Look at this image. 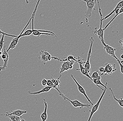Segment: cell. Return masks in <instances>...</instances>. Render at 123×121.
<instances>
[{
  "label": "cell",
  "mask_w": 123,
  "mask_h": 121,
  "mask_svg": "<svg viewBox=\"0 0 123 121\" xmlns=\"http://www.w3.org/2000/svg\"><path fill=\"white\" fill-rule=\"evenodd\" d=\"M85 1L86 3L87 9L85 12V16L86 18L91 17L92 13L93 12V9L95 10L94 8L96 3V0H82Z\"/></svg>",
  "instance_id": "obj_1"
},
{
  "label": "cell",
  "mask_w": 123,
  "mask_h": 121,
  "mask_svg": "<svg viewBox=\"0 0 123 121\" xmlns=\"http://www.w3.org/2000/svg\"><path fill=\"white\" fill-rule=\"evenodd\" d=\"M90 48L88 51V54H87V59L86 63L85 65L84 68L88 72V74H90L91 72V65L90 64V59L91 57V54H92V45L94 41V39L92 37H91L90 39Z\"/></svg>",
  "instance_id": "obj_2"
},
{
  "label": "cell",
  "mask_w": 123,
  "mask_h": 121,
  "mask_svg": "<svg viewBox=\"0 0 123 121\" xmlns=\"http://www.w3.org/2000/svg\"><path fill=\"white\" fill-rule=\"evenodd\" d=\"M53 58L55 59L58 60L60 61H68L72 64H74L75 62L77 63H80L82 64H85L86 62L83 61V60L80 57H74L72 56H69L65 58H57L55 57H52Z\"/></svg>",
  "instance_id": "obj_3"
},
{
  "label": "cell",
  "mask_w": 123,
  "mask_h": 121,
  "mask_svg": "<svg viewBox=\"0 0 123 121\" xmlns=\"http://www.w3.org/2000/svg\"><path fill=\"white\" fill-rule=\"evenodd\" d=\"M107 85H106V87H105L104 89V90L103 91V93H102L101 95V96L100 97V98L99 99L98 101L96 103V104H95V105H94V106L92 107V110L91 111H90V116H89V118H88L87 121H90L91 118H92L93 114L98 110V108H99V106L100 103L101 102V100H102L103 97H104V95L105 94L106 90L107 89Z\"/></svg>",
  "instance_id": "obj_4"
},
{
  "label": "cell",
  "mask_w": 123,
  "mask_h": 121,
  "mask_svg": "<svg viewBox=\"0 0 123 121\" xmlns=\"http://www.w3.org/2000/svg\"><path fill=\"white\" fill-rule=\"evenodd\" d=\"M99 38L101 41L102 44L104 45V48L106 51V52L111 57H114L117 60H118L119 59L117 57L115 54V52L117 49L107 45L105 42L101 38Z\"/></svg>",
  "instance_id": "obj_5"
},
{
  "label": "cell",
  "mask_w": 123,
  "mask_h": 121,
  "mask_svg": "<svg viewBox=\"0 0 123 121\" xmlns=\"http://www.w3.org/2000/svg\"><path fill=\"white\" fill-rule=\"evenodd\" d=\"M61 96H62V97L64 99H67V100L69 101L70 102H71L72 105H73L74 107L75 108H77V107H79L80 108H83L85 107V108H88L90 107L91 105L90 104H84L80 102L78 100H75L74 101H71L69 99L67 98V97H65L64 95L63 94H62L61 95Z\"/></svg>",
  "instance_id": "obj_6"
},
{
  "label": "cell",
  "mask_w": 123,
  "mask_h": 121,
  "mask_svg": "<svg viewBox=\"0 0 123 121\" xmlns=\"http://www.w3.org/2000/svg\"><path fill=\"white\" fill-rule=\"evenodd\" d=\"M40 57L38 59H40L44 64H45L47 62L51 61L52 57L48 52L45 51H40Z\"/></svg>",
  "instance_id": "obj_7"
},
{
  "label": "cell",
  "mask_w": 123,
  "mask_h": 121,
  "mask_svg": "<svg viewBox=\"0 0 123 121\" xmlns=\"http://www.w3.org/2000/svg\"><path fill=\"white\" fill-rule=\"evenodd\" d=\"M1 58L4 62L3 67H0V72L2 70H5V68L7 67V65L9 59V55L6 49V46L4 47V51L1 55Z\"/></svg>",
  "instance_id": "obj_8"
},
{
  "label": "cell",
  "mask_w": 123,
  "mask_h": 121,
  "mask_svg": "<svg viewBox=\"0 0 123 121\" xmlns=\"http://www.w3.org/2000/svg\"><path fill=\"white\" fill-rule=\"evenodd\" d=\"M105 71L104 74L106 75L107 74L111 75L113 72L117 70L116 68V65L115 64H111L109 63H106L105 64Z\"/></svg>",
  "instance_id": "obj_9"
},
{
  "label": "cell",
  "mask_w": 123,
  "mask_h": 121,
  "mask_svg": "<svg viewBox=\"0 0 123 121\" xmlns=\"http://www.w3.org/2000/svg\"><path fill=\"white\" fill-rule=\"evenodd\" d=\"M71 77L73 78V79L74 80V82H75V83L77 84L79 91H80L81 94H83L84 95V96L85 97V98H86L87 100L88 101V102H90V103H91L92 105H93V103H92L91 101L90 100V99H89V98H88L87 95L86 94V92H85V90H84V88H83L81 85H80L79 84V83L76 80V79H75V78H74V76H73V75H71Z\"/></svg>",
  "instance_id": "obj_10"
},
{
  "label": "cell",
  "mask_w": 123,
  "mask_h": 121,
  "mask_svg": "<svg viewBox=\"0 0 123 121\" xmlns=\"http://www.w3.org/2000/svg\"><path fill=\"white\" fill-rule=\"evenodd\" d=\"M27 112V111H23V110H16L14 111H11L7 112H6V114L4 115H4L6 116L11 115H14L19 117H21L23 114H26Z\"/></svg>",
  "instance_id": "obj_11"
},
{
  "label": "cell",
  "mask_w": 123,
  "mask_h": 121,
  "mask_svg": "<svg viewBox=\"0 0 123 121\" xmlns=\"http://www.w3.org/2000/svg\"><path fill=\"white\" fill-rule=\"evenodd\" d=\"M95 31L93 32L94 33L97 35L98 38H101L104 41V32L103 29L102 28V25H100V28L98 30L97 28H95Z\"/></svg>",
  "instance_id": "obj_12"
},
{
  "label": "cell",
  "mask_w": 123,
  "mask_h": 121,
  "mask_svg": "<svg viewBox=\"0 0 123 121\" xmlns=\"http://www.w3.org/2000/svg\"><path fill=\"white\" fill-rule=\"evenodd\" d=\"M53 88L52 87L50 86H47L43 88L41 90L38 91L34 92H31L30 91H28V93L30 95H38L40 94L41 93H43V92H47L51 90V88Z\"/></svg>",
  "instance_id": "obj_13"
},
{
  "label": "cell",
  "mask_w": 123,
  "mask_h": 121,
  "mask_svg": "<svg viewBox=\"0 0 123 121\" xmlns=\"http://www.w3.org/2000/svg\"><path fill=\"white\" fill-rule=\"evenodd\" d=\"M123 0H122L121 1H120L118 4L115 7V8H114L113 10L108 15H106V17H105L104 18H103L102 19V20L104 21V20H105V19H107V18H108L109 17H110L111 16V15H112L114 13H115V11H116V10L117 9H119V8H121L123 7Z\"/></svg>",
  "instance_id": "obj_14"
},
{
  "label": "cell",
  "mask_w": 123,
  "mask_h": 121,
  "mask_svg": "<svg viewBox=\"0 0 123 121\" xmlns=\"http://www.w3.org/2000/svg\"><path fill=\"white\" fill-rule=\"evenodd\" d=\"M19 38H17V37L15 38H14L12 40L9 47H8V48L6 50L7 53L10 49H13L15 48L16 45L18 44V42H19Z\"/></svg>",
  "instance_id": "obj_15"
},
{
  "label": "cell",
  "mask_w": 123,
  "mask_h": 121,
  "mask_svg": "<svg viewBox=\"0 0 123 121\" xmlns=\"http://www.w3.org/2000/svg\"><path fill=\"white\" fill-rule=\"evenodd\" d=\"M45 108L43 112L41 114V118L42 121H46L47 119V103L46 102V99H44Z\"/></svg>",
  "instance_id": "obj_16"
},
{
  "label": "cell",
  "mask_w": 123,
  "mask_h": 121,
  "mask_svg": "<svg viewBox=\"0 0 123 121\" xmlns=\"http://www.w3.org/2000/svg\"><path fill=\"white\" fill-rule=\"evenodd\" d=\"M79 65H80V68L77 69L76 70H77L80 71L81 73L83 74V75H85L86 77H88L89 78L91 79L92 81H93L92 78L91 77V76L89 75V74H88V72L83 67L82 65V64L80 63H79Z\"/></svg>",
  "instance_id": "obj_17"
},
{
  "label": "cell",
  "mask_w": 123,
  "mask_h": 121,
  "mask_svg": "<svg viewBox=\"0 0 123 121\" xmlns=\"http://www.w3.org/2000/svg\"><path fill=\"white\" fill-rule=\"evenodd\" d=\"M71 62L68 61H65L61 65L60 73H62L66 71H68L69 69V65Z\"/></svg>",
  "instance_id": "obj_18"
},
{
  "label": "cell",
  "mask_w": 123,
  "mask_h": 121,
  "mask_svg": "<svg viewBox=\"0 0 123 121\" xmlns=\"http://www.w3.org/2000/svg\"><path fill=\"white\" fill-rule=\"evenodd\" d=\"M92 80H93L92 81L96 85V86H98V87H99V88H100V89H101L103 91L104 90V89H103L101 87L99 86V85H102V86H103V87H104V88L106 87V85H107V82L106 83L105 85H104V84L101 82L100 80H98L97 78H92Z\"/></svg>",
  "instance_id": "obj_19"
},
{
  "label": "cell",
  "mask_w": 123,
  "mask_h": 121,
  "mask_svg": "<svg viewBox=\"0 0 123 121\" xmlns=\"http://www.w3.org/2000/svg\"><path fill=\"white\" fill-rule=\"evenodd\" d=\"M60 77L58 80L52 78V80H51L52 83L53 84V88H55L57 90H58V88H59V86H60V80H59V79H60Z\"/></svg>",
  "instance_id": "obj_20"
},
{
  "label": "cell",
  "mask_w": 123,
  "mask_h": 121,
  "mask_svg": "<svg viewBox=\"0 0 123 121\" xmlns=\"http://www.w3.org/2000/svg\"><path fill=\"white\" fill-rule=\"evenodd\" d=\"M109 89H110V90L111 91V94H112L113 96V97L114 100H115L117 102L119 103V105H120V106H121V107H123V98H121L119 99H117L116 98V97H115V95H114V94L113 92V91L112 89H111V88H110Z\"/></svg>",
  "instance_id": "obj_21"
},
{
  "label": "cell",
  "mask_w": 123,
  "mask_h": 121,
  "mask_svg": "<svg viewBox=\"0 0 123 121\" xmlns=\"http://www.w3.org/2000/svg\"><path fill=\"white\" fill-rule=\"evenodd\" d=\"M123 7L121 8H120V10H119V13H115V14H116V15H115V16H114V17L113 18V19H111V20L110 21V22H109V23H108L107 25L104 28H103L104 31L105 30H106V28H107V27H108V26H109V25H110V24L111 23V22H112V21H113L114 20V19H115L116 17H117V15H119V14H120L122 13H123Z\"/></svg>",
  "instance_id": "obj_22"
},
{
  "label": "cell",
  "mask_w": 123,
  "mask_h": 121,
  "mask_svg": "<svg viewBox=\"0 0 123 121\" xmlns=\"http://www.w3.org/2000/svg\"><path fill=\"white\" fill-rule=\"evenodd\" d=\"M5 117L9 118L11 121H20L21 120V117H19L14 115H7Z\"/></svg>",
  "instance_id": "obj_23"
},
{
  "label": "cell",
  "mask_w": 123,
  "mask_h": 121,
  "mask_svg": "<svg viewBox=\"0 0 123 121\" xmlns=\"http://www.w3.org/2000/svg\"><path fill=\"white\" fill-rule=\"evenodd\" d=\"M5 35H2L1 38L0 40V51H1V50L3 47L4 43L5 41H4V38Z\"/></svg>",
  "instance_id": "obj_24"
},
{
  "label": "cell",
  "mask_w": 123,
  "mask_h": 121,
  "mask_svg": "<svg viewBox=\"0 0 123 121\" xmlns=\"http://www.w3.org/2000/svg\"><path fill=\"white\" fill-rule=\"evenodd\" d=\"M0 34L5 35L6 36H9V37H12L16 38L18 37V36H16L15 35H12L8 34L6 33H4L0 29Z\"/></svg>",
  "instance_id": "obj_25"
},
{
  "label": "cell",
  "mask_w": 123,
  "mask_h": 121,
  "mask_svg": "<svg viewBox=\"0 0 123 121\" xmlns=\"http://www.w3.org/2000/svg\"><path fill=\"white\" fill-rule=\"evenodd\" d=\"M99 76L98 73V71H96L95 72H94L92 74V76H91V77L92 78H97Z\"/></svg>",
  "instance_id": "obj_26"
},
{
  "label": "cell",
  "mask_w": 123,
  "mask_h": 121,
  "mask_svg": "<svg viewBox=\"0 0 123 121\" xmlns=\"http://www.w3.org/2000/svg\"><path fill=\"white\" fill-rule=\"evenodd\" d=\"M47 85L48 86H50V87H52L53 86V84L52 83L51 80H47Z\"/></svg>",
  "instance_id": "obj_27"
},
{
  "label": "cell",
  "mask_w": 123,
  "mask_h": 121,
  "mask_svg": "<svg viewBox=\"0 0 123 121\" xmlns=\"http://www.w3.org/2000/svg\"><path fill=\"white\" fill-rule=\"evenodd\" d=\"M117 61L118 62V63H119V65L120 66V67L121 69V73L122 74H123V64H121V63H120V62L119 60V59H118V60H117Z\"/></svg>",
  "instance_id": "obj_28"
},
{
  "label": "cell",
  "mask_w": 123,
  "mask_h": 121,
  "mask_svg": "<svg viewBox=\"0 0 123 121\" xmlns=\"http://www.w3.org/2000/svg\"><path fill=\"white\" fill-rule=\"evenodd\" d=\"M47 80L45 78H44L42 80V82H41V84L43 86H46L47 85Z\"/></svg>",
  "instance_id": "obj_29"
},
{
  "label": "cell",
  "mask_w": 123,
  "mask_h": 121,
  "mask_svg": "<svg viewBox=\"0 0 123 121\" xmlns=\"http://www.w3.org/2000/svg\"><path fill=\"white\" fill-rule=\"evenodd\" d=\"M99 71L100 72H102V74H100V75L102 76V75H103L104 72L105 71V68H104L103 67H101L100 68H99Z\"/></svg>",
  "instance_id": "obj_30"
},
{
  "label": "cell",
  "mask_w": 123,
  "mask_h": 121,
  "mask_svg": "<svg viewBox=\"0 0 123 121\" xmlns=\"http://www.w3.org/2000/svg\"><path fill=\"white\" fill-rule=\"evenodd\" d=\"M73 64H74L71 63L70 65H69V69H72L73 68Z\"/></svg>",
  "instance_id": "obj_31"
},
{
  "label": "cell",
  "mask_w": 123,
  "mask_h": 121,
  "mask_svg": "<svg viewBox=\"0 0 123 121\" xmlns=\"http://www.w3.org/2000/svg\"><path fill=\"white\" fill-rule=\"evenodd\" d=\"M98 79L99 80H100L101 79V77L100 76H98V77H97Z\"/></svg>",
  "instance_id": "obj_32"
},
{
  "label": "cell",
  "mask_w": 123,
  "mask_h": 121,
  "mask_svg": "<svg viewBox=\"0 0 123 121\" xmlns=\"http://www.w3.org/2000/svg\"><path fill=\"white\" fill-rule=\"evenodd\" d=\"M26 0V4H28L29 3V2L28 0Z\"/></svg>",
  "instance_id": "obj_33"
},
{
  "label": "cell",
  "mask_w": 123,
  "mask_h": 121,
  "mask_svg": "<svg viewBox=\"0 0 123 121\" xmlns=\"http://www.w3.org/2000/svg\"><path fill=\"white\" fill-rule=\"evenodd\" d=\"M123 54H122L121 55V58H122V59H123Z\"/></svg>",
  "instance_id": "obj_34"
},
{
  "label": "cell",
  "mask_w": 123,
  "mask_h": 121,
  "mask_svg": "<svg viewBox=\"0 0 123 121\" xmlns=\"http://www.w3.org/2000/svg\"><path fill=\"white\" fill-rule=\"evenodd\" d=\"M20 121H25V120L24 119H21Z\"/></svg>",
  "instance_id": "obj_35"
},
{
  "label": "cell",
  "mask_w": 123,
  "mask_h": 121,
  "mask_svg": "<svg viewBox=\"0 0 123 121\" xmlns=\"http://www.w3.org/2000/svg\"><path fill=\"white\" fill-rule=\"evenodd\" d=\"M80 0V1H81V2H82V1H81V0Z\"/></svg>",
  "instance_id": "obj_36"
},
{
  "label": "cell",
  "mask_w": 123,
  "mask_h": 121,
  "mask_svg": "<svg viewBox=\"0 0 123 121\" xmlns=\"http://www.w3.org/2000/svg\"></svg>",
  "instance_id": "obj_37"
}]
</instances>
